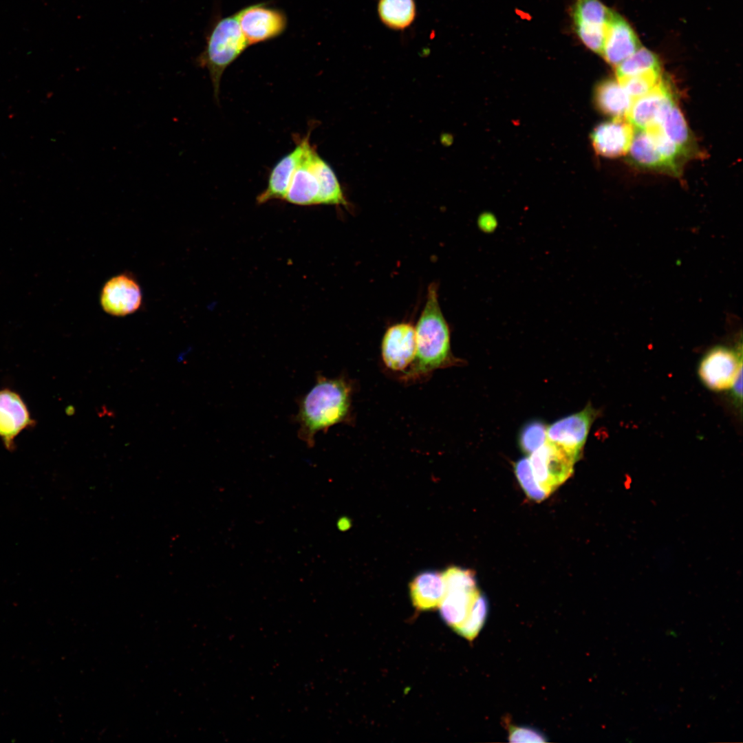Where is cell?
Returning <instances> with one entry per match:
<instances>
[{
  "label": "cell",
  "mask_w": 743,
  "mask_h": 743,
  "mask_svg": "<svg viewBox=\"0 0 743 743\" xmlns=\"http://www.w3.org/2000/svg\"><path fill=\"white\" fill-rule=\"evenodd\" d=\"M547 438V427L541 420H532L521 429L518 443L521 451L531 454L545 442Z\"/></svg>",
  "instance_id": "83f0119b"
},
{
  "label": "cell",
  "mask_w": 743,
  "mask_h": 743,
  "mask_svg": "<svg viewBox=\"0 0 743 743\" xmlns=\"http://www.w3.org/2000/svg\"><path fill=\"white\" fill-rule=\"evenodd\" d=\"M627 153L629 161L640 169L664 172L673 175L670 166L661 154L653 136L647 129H635Z\"/></svg>",
  "instance_id": "ac0fdd59"
},
{
  "label": "cell",
  "mask_w": 743,
  "mask_h": 743,
  "mask_svg": "<svg viewBox=\"0 0 743 743\" xmlns=\"http://www.w3.org/2000/svg\"><path fill=\"white\" fill-rule=\"evenodd\" d=\"M669 83L663 78L647 94L633 100L626 118L637 129L656 125L662 111L674 99Z\"/></svg>",
  "instance_id": "2e32d148"
},
{
  "label": "cell",
  "mask_w": 743,
  "mask_h": 743,
  "mask_svg": "<svg viewBox=\"0 0 743 743\" xmlns=\"http://www.w3.org/2000/svg\"><path fill=\"white\" fill-rule=\"evenodd\" d=\"M661 71H652L617 79L632 100L653 89L662 80Z\"/></svg>",
  "instance_id": "4316f807"
},
{
  "label": "cell",
  "mask_w": 743,
  "mask_h": 743,
  "mask_svg": "<svg viewBox=\"0 0 743 743\" xmlns=\"http://www.w3.org/2000/svg\"><path fill=\"white\" fill-rule=\"evenodd\" d=\"M626 118H613L598 125L591 133L596 153L605 158H618L628 153L635 133Z\"/></svg>",
  "instance_id": "5bb4252c"
},
{
  "label": "cell",
  "mask_w": 743,
  "mask_h": 743,
  "mask_svg": "<svg viewBox=\"0 0 743 743\" xmlns=\"http://www.w3.org/2000/svg\"><path fill=\"white\" fill-rule=\"evenodd\" d=\"M742 367V349L735 350L716 346L707 352L698 367L700 380L709 389L721 391L729 389L739 369Z\"/></svg>",
  "instance_id": "52a82bcc"
},
{
  "label": "cell",
  "mask_w": 743,
  "mask_h": 743,
  "mask_svg": "<svg viewBox=\"0 0 743 743\" xmlns=\"http://www.w3.org/2000/svg\"><path fill=\"white\" fill-rule=\"evenodd\" d=\"M616 78L632 76L652 71H661L658 57L648 49L640 47L615 67Z\"/></svg>",
  "instance_id": "cb8c5ba5"
},
{
  "label": "cell",
  "mask_w": 743,
  "mask_h": 743,
  "mask_svg": "<svg viewBox=\"0 0 743 743\" xmlns=\"http://www.w3.org/2000/svg\"><path fill=\"white\" fill-rule=\"evenodd\" d=\"M742 367H740L736 374L733 381L731 384L730 389L732 391V396L735 401L737 403H742Z\"/></svg>",
  "instance_id": "f546056e"
},
{
  "label": "cell",
  "mask_w": 743,
  "mask_h": 743,
  "mask_svg": "<svg viewBox=\"0 0 743 743\" xmlns=\"http://www.w3.org/2000/svg\"><path fill=\"white\" fill-rule=\"evenodd\" d=\"M248 47L235 13L215 18L206 32L205 47L195 62L208 71L216 100L224 72Z\"/></svg>",
  "instance_id": "3957f363"
},
{
  "label": "cell",
  "mask_w": 743,
  "mask_h": 743,
  "mask_svg": "<svg viewBox=\"0 0 743 743\" xmlns=\"http://www.w3.org/2000/svg\"><path fill=\"white\" fill-rule=\"evenodd\" d=\"M352 389L344 378L318 375L315 385L298 400L294 419L299 424L298 437L308 446L314 444L316 433L346 422L351 410Z\"/></svg>",
  "instance_id": "6da1fadb"
},
{
  "label": "cell",
  "mask_w": 743,
  "mask_h": 743,
  "mask_svg": "<svg viewBox=\"0 0 743 743\" xmlns=\"http://www.w3.org/2000/svg\"><path fill=\"white\" fill-rule=\"evenodd\" d=\"M508 737L510 742H546L545 736L535 729L528 726H509Z\"/></svg>",
  "instance_id": "f1b7e54d"
},
{
  "label": "cell",
  "mask_w": 743,
  "mask_h": 743,
  "mask_svg": "<svg viewBox=\"0 0 743 743\" xmlns=\"http://www.w3.org/2000/svg\"><path fill=\"white\" fill-rule=\"evenodd\" d=\"M140 286L132 274L125 272L112 277L104 284L100 294L103 310L114 316L137 312L142 304Z\"/></svg>",
  "instance_id": "ba28073f"
},
{
  "label": "cell",
  "mask_w": 743,
  "mask_h": 743,
  "mask_svg": "<svg viewBox=\"0 0 743 743\" xmlns=\"http://www.w3.org/2000/svg\"><path fill=\"white\" fill-rule=\"evenodd\" d=\"M654 125L667 138L683 149L690 156L698 154L687 121L677 105L675 98L665 107Z\"/></svg>",
  "instance_id": "d6986e66"
},
{
  "label": "cell",
  "mask_w": 743,
  "mask_h": 743,
  "mask_svg": "<svg viewBox=\"0 0 743 743\" xmlns=\"http://www.w3.org/2000/svg\"><path fill=\"white\" fill-rule=\"evenodd\" d=\"M612 11L599 0H576L572 9L574 30L590 50L601 54Z\"/></svg>",
  "instance_id": "8992f818"
},
{
  "label": "cell",
  "mask_w": 743,
  "mask_h": 743,
  "mask_svg": "<svg viewBox=\"0 0 743 743\" xmlns=\"http://www.w3.org/2000/svg\"><path fill=\"white\" fill-rule=\"evenodd\" d=\"M416 354L409 369L407 379L417 378L457 363L450 343V330L441 310L438 286L428 288L427 299L415 327Z\"/></svg>",
  "instance_id": "7a4b0ae2"
},
{
  "label": "cell",
  "mask_w": 743,
  "mask_h": 743,
  "mask_svg": "<svg viewBox=\"0 0 743 743\" xmlns=\"http://www.w3.org/2000/svg\"><path fill=\"white\" fill-rule=\"evenodd\" d=\"M316 153L310 143L292 176L284 201L303 206L319 205L320 183L314 165Z\"/></svg>",
  "instance_id": "7c38bea8"
},
{
  "label": "cell",
  "mask_w": 743,
  "mask_h": 743,
  "mask_svg": "<svg viewBox=\"0 0 743 743\" xmlns=\"http://www.w3.org/2000/svg\"><path fill=\"white\" fill-rule=\"evenodd\" d=\"M580 454L547 440L530 454V464L541 487L551 494L572 474Z\"/></svg>",
  "instance_id": "277c9868"
},
{
  "label": "cell",
  "mask_w": 743,
  "mask_h": 743,
  "mask_svg": "<svg viewBox=\"0 0 743 743\" xmlns=\"http://www.w3.org/2000/svg\"><path fill=\"white\" fill-rule=\"evenodd\" d=\"M413 605L419 611L439 607L446 592L442 573L427 570L418 574L409 583Z\"/></svg>",
  "instance_id": "e0dca14e"
},
{
  "label": "cell",
  "mask_w": 743,
  "mask_h": 743,
  "mask_svg": "<svg viewBox=\"0 0 743 743\" xmlns=\"http://www.w3.org/2000/svg\"><path fill=\"white\" fill-rule=\"evenodd\" d=\"M599 411L590 403L579 412L563 418L547 428L548 441L581 454Z\"/></svg>",
  "instance_id": "30bf717a"
},
{
  "label": "cell",
  "mask_w": 743,
  "mask_h": 743,
  "mask_svg": "<svg viewBox=\"0 0 743 743\" xmlns=\"http://www.w3.org/2000/svg\"><path fill=\"white\" fill-rule=\"evenodd\" d=\"M477 223L480 229L488 233L493 231L497 226L495 216L490 213L482 214L478 218Z\"/></svg>",
  "instance_id": "4dcf8cb0"
},
{
  "label": "cell",
  "mask_w": 743,
  "mask_h": 743,
  "mask_svg": "<svg viewBox=\"0 0 743 743\" xmlns=\"http://www.w3.org/2000/svg\"><path fill=\"white\" fill-rule=\"evenodd\" d=\"M515 473L523 490L531 499L541 502L549 495L536 480L529 459L519 460L515 465Z\"/></svg>",
  "instance_id": "484cf974"
},
{
  "label": "cell",
  "mask_w": 743,
  "mask_h": 743,
  "mask_svg": "<svg viewBox=\"0 0 743 743\" xmlns=\"http://www.w3.org/2000/svg\"><path fill=\"white\" fill-rule=\"evenodd\" d=\"M632 98L617 79H606L594 90V103L604 114L613 118H626Z\"/></svg>",
  "instance_id": "44dd1931"
},
{
  "label": "cell",
  "mask_w": 743,
  "mask_h": 743,
  "mask_svg": "<svg viewBox=\"0 0 743 743\" xmlns=\"http://www.w3.org/2000/svg\"><path fill=\"white\" fill-rule=\"evenodd\" d=\"M314 165L320 183L319 205L330 204L347 206L341 186L331 166L316 153Z\"/></svg>",
  "instance_id": "603a6c76"
},
{
  "label": "cell",
  "mask_w": 743,
  "mask_h": 743,
  "mask_svg": "<svg viewBox=\"0 0 743 743\" xmlns=\"http://www.w3.org/2000/svg\"><path fill=\"white\" fill-rule=\"evenodd\" d=\"M377 10L381 22L395 30L409 27L416 17L414 0H378Z\"/></svg>",
  "instance_id": "7402d4cb"
},
{
  "label": "cell",
  "mask_w": 743,
  "mask_h": 743,
  "mask_svg": "<svg viewBox=\"0 0 743 743\" xmlns=\"http://www.w3.org/2000/svg\"><path fill=\"white\" fill-rule=\"evenodd\" d=\"M640 47L629 24L612 11L601 55L610 65L616 67Z\"/></svg>",
  "instance_id": "9a60e30c"
},
{
  "label": "cell",
  "mask_w": 743,
  "mask_h": 743,
  "mask_svg": "<svg viewBox=\"0 0 743 743\" xmlns=\"http://www.w3.org/2000/svg\"><path fill=\"white\" fill-rule=\"evenodd\" d=\"M488 612V603L480 592L473 606L464 623L455 632L468 640L475 639L483 627Z\"/></svg>",
  "instance_id": "d4e9b609"
},
{
  "label": "cell",
  "mask_w": 743,
  "mask_h": 743,
  "mask_svg": "<svg viewBox=\"0 0 743 743\" xmlns=\"http://www.w3.org/2000/svg\"><path fill=\"white\" fill-rule=\"evenodd\" d=\"M34 424L21 396L10 389H0V439L6 449L13 451L16 438Z\"/></svg>",
  "instance_id": "8fae6325"
},
{
  "label": "cell",
  "mask_w": 743,
  "mask_h": 743,
  "mask_svg": "<svg viewBox=\"0 0 743 743\" xmlns=\"http://www.w3.org/2000/svg\"><path fill=\"white\" fill-rule=\"evenodd\" d=\"M310 132L303 137L295 138L296 146L282 157L272 169L266 188L257 197V204L274 200H283L292 176L301 162L310 142Z\"/></svg>",
  "instance_id": "4fadbf2b"
},
{
  "label": "cell",
  "mask_w": 743,
  "mask_h": 743,
  "mask_svg": "<svg viewBox=\"0 0 743 743\" xmlns=\"http://www.w3.org/2000/svg\"><path fill=\"white\" fill-rule=\"evenodd\" d=\"M480 591L475 588H446L439 606L444 621L455 631L470 613Z\"/></svg>",
  "instance_id": "ffe728a7"
},
{
  "label": "cell",
  "mask_w": 743,
  "mask_h": 743,
  "mask_svg": "<svg viewBox=\"0 0 743 743\" xmlns=\"http://www.w3.org/2000/svg\"><path fill=\"white\" fill-rule=\"evenodd\" d=\"M235 14L249 46L273 40L287 28L286 13L269 3H253Z\"/></svg>",
  "instance_id": "5b68a950"
},
{
  "label": "cell",
  "mask_w": 743,
  "mask_h": 743,
  "mask_svg": "<svg viewBox=\"0 0 743 743\" xmlns=\"http://www.w3.org/2000/svg\"><path fill=\"white\" fill-rule=\"evenodd\" d=\"M416 354L415 327L407 322L396 323L385 331L381 343V357L387 368L405 371Z\"/></svg>",
  "instance_id": "9c48e42d"
}]
</instances>
